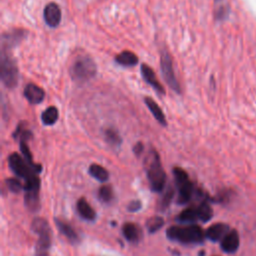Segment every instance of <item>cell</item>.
Segmentation results:
<instances>
[{
  "mask_svg": "<svg viewBox=\"0 0 256 256\" xmlns=\"http://www.w3.org/2000/svg\"><path fill=\"white\" fill-rule=\"evenodd\" d=\"M144 167L150 189L153 192L161 193L165 188L166 173L161 164L160 156L154 148L148 151L144 160Z\"/></svg>",
  "mask_w": 256,
  "mask_h": 256,
  "instance_id": "1",
  "label": "cell"
},
{
  "mask_svg": "<svg viewBox=\"0 0 256 256\" xmlns=\"http://www.w3.org/2000/svg\"><path fill=\"white\" fill-rule=\"evenodd\" d=\"M166 236L181 244H200L205 239V232L197 224L173 225L166 230Z\"/></svg>",
  "mask_w": 256,
  "mask_h": 256,
  "instance_id": "2",
  "label": "cell"
},
{
  "mask_svg": "<svg viewBox=\"0 0 256 256\" xmlns=\"http://www.w3.org/2000/svg\"><path fill=\"white\" fill-rule=\"evenodd\" d=\"M97 72L96 63L92 57L87 54H81L75 58L69 68L71 79L79 84H83L91 80Z\"/></svg>",
  "mask_w": 256,
  "mask_h": 256,
  "instance_id": "3",
  "label": "cell"
},
{
  "mask_svg": "<svg viewBox=\"0 0 256 256\" xmlns=\"http://www.w3.org/2000/svg\"><path fill=\"white\" fill-rule=\"evenodd\" d=\"M173 176L178 189L177 203L179 205H184L191 200L194 193V185L189 179L188 173L181 167L173 168Z\"/></svg>",
  "mask_w": 256,
  "mask_h": 256,
  "instance_id": "4",
  "label": "cell"
},
{
  "mask_svg": "<svg viewBox=\"0 0 256 256\" xmlns=\"http://www.w3.org/2000/svg\"><path fill=\"white\" fill-rule=\"evenodd\" d=\"M1 81L7 88H14L19 81V70L16 61L7 51H1Z\"/></svg>",
  "mask_w": 256,
  "mask_h": 256,
  "instance_id": "5",
  "label": "cell"
},
{
  "mask_svg": "<svg viewBox=\"0 0 256 256\" xmlns=\"http://www.w3.org/2000/svg\"><path fill=\"white\" fill-rule=\"evenodd\" d=\"M160 66H161V73L168 84V86L177 94L181 93L180 84L175 76L174 68H173V61L172 57L168 50H162L160 53Z\"/></svg>",
  "mask_w": 256,
  "mask_h": 256,
  "instance_id": "6",
  "label": "cell"
},
{
  "mask_svg": "<svg viewBox=\"0 0 256 256\" xmlns=\"http://www.w3.org/2000/svg\"><path fill=\"white\" fill-rule=\"evenodd\" d=\"M8 165L10 170L15 174V176L23 178L25 181L32 178L38 173L34 170L32 166H30L27 161L23 158V156L14 152L11 153L8 157Z\"/></svg>",
  "mask_w": 256,
  "mask_h": 256,
  "instance_id": "7",
  "label": "cell"
},
{
  "mask_svg": "<svg viewBox=\"0 0 256 256\" xmlns=\"http://www.w3.org/2000/svg\"><path fill=\"white\" fill-rule=\"evenodd\" d=\"M27 31L24 29H13L10 31H6L2 34V50L1 51H7L10 52V49L16 47L25 37H26Z\"/></svg>",
  "mask_w": 256,
  "mask_h": 256,
  "instance_id": "8",
  "label": "cell"
},
{
  "mask_svg": "<svg viewBox=\"0 0 256 256\" xmlns=\"http://www.w3.org/2000/svg\"><path fill=\"white\" fill-rule=\"evenodd\" d=\"M43 18L49 27L56 28L62 19V11L59 5L55 2L48 3L44 8Z\"/></svg>",
  "mask_w": 256,
  "mask_h": 256,
  "instance_id": "9",
  "label": "cell"
},
{
  "mask_svg": "<svg viewBox=\"0 0 256 256\" xmlns=\"http://www.w3.org/2000/svg\"><path fill=\"white\" fill-rule=\"evenodd\" d=\"M38 239L35 244V256H49L52 245V232L51 229L45 230L37 234Z\"/></svg>",
  "mask_w": 256,
  "mask_h": 256,
  "instance_id": "10",
  "label": "cell"
},
{
  "mask_svg": "<svg viewBox=\"0 0 256 256\" xmlns=\"http://www.w3.org/2000/svg\"><path fill=\"white\" fill-rule=\"evenodd\" d=\"M140 71H141V75H142L143 80L147 84H149L158 94L165 95V88L160 83V81L158 80V78L156 76V73L154 72V70L149 65L143 63L141 65Z\"/></svg>",
  "mask_w": 256,
  "mask_h": 256,
  "instance_id": "11",
  "label": "cell"
},
{
  "mask_svg": "<svg viewBox=\"0 0 256 256\" xmlns=\"http://www.w3.org/2000/svg\"><path fill=\"white\" fill-rule=\"evenodd\" d=\"M240 245L239 233L235 229H231L225 237L220 241L221 250L227 254L235 253Z\"/></svg>",
  "mask_w": 256,
  "mask_h": 256,
  "instance_id": "12",
  "label": "cell"
},
{
  "mask_svg": "<svg viewBox=\"0 0 256 256\" xmlns=\"http://www.w3.org/2000/svg\"><path fill=\"white\" fill-rule=\"evenodd\" d=\"M230 230V226L226 223H215L206 229L205 238L212 242H218L221 241Z\"/></svg>",
  "mask_w": 256,
  "mask_h": 256,
  "instance_id": "13",
  "label": "cell"
},
{
  "mask_svg": "<svg viewBox=\"0 0 256 256\" xmlns=\"http://www.w3.org/2000/svg\"><path fill=\"white\" fill-rule=\"evenodd\" d=\"M24 97L31 104H39L45 98V91L34 83H29L24 88Z\"/></svg>",
  "mask_w": 256,
  "mask_h": 256,
  "instance_id": "14",
  "label": "cell"
},
{
  "mask_svg": "<svg viewBox=\"0 0 256 256\" xmlns=\"http://www.w3.org/2000/svg\"><path fill=\"white\" fill-rule=\"evenodd\" d=\"M122 235L130 243H137L142 238V231L140 227L132 222H125L122 225Z\"/></svg>",
  "mask_w": 256,
  "mask_h": 256,
  "instance_id": "15",
  "label": "cell"
},
{
  "mask_svg": "<svg viewBox=\"0 0 256 256\" xmlns=\"http://www.w3.org/2000/svg\"><path fill=\"white\" fill-rule=\"evenodd\" d=\"M54 222H55L58 230L60 231V233L63 236H65L72 244L79 242V236H78L77 232L74 230V228L69 223H67L66 221L59 219V218H54Z\"/></svg>",
  "mask_w": 256,
  "mask_h": 256,
  "instance_id": "16",
  "label": "cell"
},
{
  "mask_svg": "<svg viewBox=\"0 0 256 256\" xmlns=\"http://www.w3.org/2000/svg\"><path fill=\"white\" fill-rule=\"evenodd\" d=\"M76 209L79 216L85 221H94L96 219V212L85 198H79L76 203Z\"/></svg>",
  "mask_w": 256,
  "mask_h": 256,
  "instance_id": "17",
  "label": "cell"
},
{
  "mask_svg": "<svg viewBox=\"0 0 256 256\" xmlns=\"http://www.w3.org/2000/svg\"><path fill=\"white\" fill-rule=\"evenodd\" d=\"M144 103L146 104L147 108L153 115V117L156 119V121L161 125V126H167V120L165 117L164 112L160 108V106L150 97H145L144 98Z\"/></svg>",
  "mask_w": 256,
  "mask_h": 256,
  "instance_id": "18",
  "label": "cell"
},
{
  "mask_svg": "<svg viewBox=\"0 0 256 256\" xmlns=\"http://www.w3.org/2000/svg\"><path fill=\"white\" fill-rule=\"evenodd\" d=\"M176 220L184 225H188V224H194L197 220H199L198 218V211H197V206H192V207H188L184 210H182L179 215L177 216Z\"/></svg>",
  "mask_w": 256,
  "mask_h": 256,
  "instance_id": "19",
  "label": "cell"
},
{
  "mask_svg": "<svg viewBox=\"0 0 256 256\" xmlns=\"http://www.w3.org/2000/svg\"><path fill=\"white\" fill-rule=\"evenodd\" d=\"M115 62L124 67H133L138 63V57L135 53L129 50H124L117 54L114 58Z\"/></svg>",
  "mask_w": 256,
  "mask_h": 256,
  "instance_id": "20",
  "label": "cell"
},
{
  "mask_svg": "<svg viewBox=\"0 0 256 256\" xmlns=\"http://www.w3.org/2000/svg\"><path fill=\"white\" fill-rule=\"evenodd\" d=\"M88 173L90 174L91 177H93L94 179H96L97 181H99L101 183H104V182L108 181V179H109L108 170L105 167H103L99 164H96V163H93L89 166Z\"/></svg>",
  "mask_w": 256,
  "mask_h": 256,
  "instance_id": "21",
  "label": "cell"
},
{
  "mask_svg": "<svg viewBox=\"0 0 256 256\" xmlns=\"http://www.w3.org/2000/svg\"><path fill=\"white\" fill-rule=\"evenodd\" d=\"M59 118V111L55 106H49L41 113V121L46 126L54 125Z\"/></svg>",
  "mask_w": 256,
  "mask_h": 256,
  "instance_id": "22",
  "label": "cell"
},
{
  "mask_svg": "<svg viewBox=\"0 0 256 256\" xmlns=\"http://www.w3.org/2000/svg\"><path fill=\"white\" fill-rule=\"evenodd\" d=\"M24 203L31 212H37L40 208L39 192H24Z\"/></svg>",
  "mask_w": 256,
  "mask_h": 256,
  "instance_id": "23",
  "label": "cell"
},
{
  "mask_svg": "<svg viewBox=\"0 0 256 256\" xmlns=\"http://www.w3.org/2000/svg\"><path fill=\"white\" fill-rule=\"evenodd\" d=\"M198 218L201 222H208L213 217V210L207 200H202V202L197 206Z\"/></svg>",
  "mask_w": 256,
  "mask_h": 256,
  "instance_id": "24",
  "label": "cell"
},
{
  "mask_svg": "<svg viewBox=\"0 0 256 256\" xmlns=\"http://www.w3.org/2000/svg\"><path fill=\"white\" fill-rule=\"evenodd\" d=\"M105 141L112 147H119L122 143V138L114 128H106L104 130Z\"/></svg>",
  "mask_w": 256,
  "mask_h": 256,
  "instance_id": "25",
  "label": "cell"
},
{
  "mask_svg": "<svg viewBox=\"0 0 256 256\" xmlns=\"http://www.w3.org/2000/svg\"><path fill=\"white\" fill-rule=\"evenodd\" d=\"M164 223V219L161 216H153L146 221V229L150 234L156 233L163 227Z\"/></svg>",
  "mask_w": 256,
  "mask_h": 256,
  "instance_id": "26",
  "label": "cell"
},
{
  "mask_svg": "<svg viewBox=\"0 0 256 256\" xmlns=\"http://www.w3.org/2000/svg\"><path fill=\"white\" fill-rule=\"evenodd\" d=\"M98 199L102 202V203H110L113 200V190L111 188L110 185H102L99 189H98V193H97Z\"/></svg>",
  "mask_w": 256,
  "mask_h": 256,
  "instance_id": "27",
  "label": "cell"
},
{
  "mask_svg": "<svg viewBox=\"0 0 256 256\" xmlns=\"http://www.w3.org/2000/svg\"><path fill=\"white\" fill-rule=\"evenodd\" d=\"M31 229L35 234H38L40 232H43L51 228L49 223L46 221V219L42 217H35L31 222Z\"/></svg>",
  "mask_w": 256,
  "mask_h": 256,
  "instance_id": "28",
  "label": "cell"
},
{
  "mask_svg": "<svg viewBox=\"0 0 256 256\" xmlns=\"http://www.w3.org/2000/svg\"><path fill=\"white\" fill-rule=\"evenodd\" d=\"M173 197H174V190L169 187V188L164 192V194L162 195V197H161V199H160V201H159V209H161V210L167 209V208L169 207V205H170V203H171Z\"/></svg>",
  "mask_w": 256,
  "mask_h": 256,
  "instance_id": "29",
  "label": "cell"
},
{
  "mask_svg": "<svg viewBox=\"0 0 256 256\" xmlns=\"http://www.w3.org/2000/svg\"><path fill=\"white\" fill-rule=\"evenodd\" d=\"M5 184L12 193H19L20 191L24 190V185H22V183L16 178L5 179Z\"/></svg>",
  "mask_w": 256,
  "mask_h": 256,
  "instance_id": "30",
  "label": "cell"
},
{
  "mask_svg": "<svg viewBox=\"0 0 256 256\" xmlns=\"http://www.w3.org/2000/svg\"><path fill=\"white\" fill-rule=\"evenodd\" d=\"M142 209V202L138 199L136 200H131L128 205H127V210L131 213H135V212H138Z\"/></svg>",
  "mask_w": 256,
  "mask_h": 256,
  "instance_id": "31",
  "label": "cell"
},
{
  "mask_svg": "<svg viewBox=\"0 0 256 256\" xmlns=\"http://www.w3.org/2000/svg\"><path fill=\"white\" fill-rule=\"evenodd\" d=\"M144 151V145L142 144V142H137L134 147H133V152L136 156H140Z\"/></svg>",
  "mask_w": 256,
  "mask_h": 256,
  "instance_id": "32",
  "label": "cell"
},
{
  "mask_svg": "<svg viewBox=\"0 0 256 256\" xmlns=\"http://www.w3.org/2000/svg\"><path fill=\"white\" fill-rule=\"evenodd\" d=\"M215 1H220V0H215Z\"/></svg>",
  "mask_w": 256,
  "mask_h": 256,
  "instance_id": "33",
  "label": "cell"
}]
</instances>
